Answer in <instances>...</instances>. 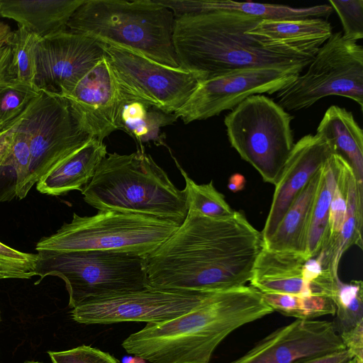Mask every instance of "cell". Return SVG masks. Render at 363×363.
<instances>
[{
    "label": "cell",
    "mask_w": 363,
    "mask_h": 363,
    "mask_svg": "<svg viewBox=\"0 0 363 363\" xmlns=\"http://www.w3.org/2000/svg\"><path fill=\"white\" fill-rule=\"evenodd\" d=\"M175 16L157 0H85L67 29L101 43L129 49L172 67Z\"/></svg>",
    "instance_id": "5"
},
{
    "label": "cell",
    "mask_w": 363,
    "mask_h": 363,
    "mask_svg": "<svg viewBox=\"0 0 363 363\" xmlns=\"http://www.w3.org/2000/svg\"><path fill=\"white\" fill-rule=\"evenodd\" d=\"M52 363H118L108 352L88 345L58 352H48Z\"/></svg>",
    "instance_id": "37"
},
{
    "label": "cell",
    "mask_w": 363,
    "mask_h": 363,
    "mask_svg": "<svg viewBox=\"0 0 363 363\" xmlns=\"http://www.w3.org/2000/svg\"><path fill=\"white\" fill-rule=\"evenodd\" d=\"M0 320H1V318H0Z\"/></svg>",
    "instance_id": "46"
},
{
    "label": "cell",
    "mask_w": 363,
    "mask_h": 363,
    "mask_svg": "<svg viewBox=\"0 0 363 363\" xmlns=\"http://www.w3.org/2000/svg\"><path fill=\"white\" fill-rule=\"evenodd\" d=\"M303 74L277 92L284 110L307 108L322 98L340 96L363 106V48L333 33L318 49Z\"/></svg>",
    "instance_id": "9"
},
{
    "label": "cell",
    "mask_w": 363,
    "mask_h": 363,
    "mask_svg": "<svg viewBox=\"0 0 363 363\" xmlns=\"http://www.w3.org/2000/svg\"><path fill=\"white\" fill-rule=\"evenodd\" d=\"M62 97L69 101L81 127L91 138L104 141L118 130L125 99L105 56Z\"/></svg>",
    "instance_id": "16"
},
{
    "label": "cell",
    "mask_w": 363,
    "mask_h": 363,
    "mask_svg": "<svg viewBox=\"0 0 363 363\" xmlns=\"http://www.w3.org/2000/svg\"><path fill=\"white\" fill-rule=\"evenodd\" d=\"M179 226L172 220L141 214L99 211L91 216H80L74 213L69 223L41 238L35 250L116 251L145 257Z\"/></svg>",
    "instance_id": "7"
},
{
    "label": "cell",
    "mask_w": 363,
    "mask_h": 363,
    "mask_svg": "<svg viewBox=\"0 0 363 363\" xmlns=\"http://www.w3.org/2000/svg\"><path fill=\"white\" fill-rule=\"evenodd\" d=\"M266 48L281 53L313 58L333 34L323 18L261 20L247 31Z\"/></svg>",
    "instance_id": "18"
},
{
    "label": "cell",
    "mask_w": 363,
    "mask_h": 363,
    "mask_svg": "<svg viewBox=\"0 0 363 363\" xmlns=\"http://www.w3.org/2000/svg\"><path fill=\"white\" fill-rule=\"evenodd\" d=\"M23 363H44V362H38V361H27V362H25Z\"/></svg>",
    "instance_id": "45"
},
{
    "label": "cell",
    "mask_w": 363,
    "mask_h": 363,
    "mask_svg": "<svg viewBox=\"0 0 363 363\" xmlns=\"http://www.w3.org/2000/svg\"><path fill=\"white\" fill-rule=\"evenodd\" d=\"M293 116L272 99L252 95L224 119L230 145L264 182L277 183L294 147Z\"/></svg>",
    "instance_id": "8"
},
{
    "label": "cell",
    "mask_w": 363,
    "mask_h": 363,
    "mask_svg": "<svg viewBox=\"0 0 363 363\" xmlns=\"http://www.w3.org/2000/svg\"><path fill=\"white\" fill-rule=\"evenodd\" d=\"M35 276L40 283L56 276L65 283L69 306L148 286L145 257L116 251H37Z\"/></svg>",
    "instance_id": "6"
},
{
    "label": "cell",
    "mask_w": 363,
    "mask_h": 363,
    "mask_svg": "<svg viewBox=\"0 0 363 363\" xmlns=\"http://www.w3.org/2000/svg\"><path fill=\"white\" fill-rule=\"evenodd\" d=\"M177 120L174 113H165L147 103L125 100L119 113L118 130H123L140 145L150 141L162 145L161 128Z\"/></svg>",
    "instance_id": "27"
},
{
    "label": "cell",
    "mask_w": 363,
    "mask_h": 363,
    "mask_svg": "<svg viewBox=\"0 0 363 363\" xmlns=\"http://www.w3.org/2000/svg\"><path fill=\"white\" fill-rule=\"evenodd\" d=\"M18 119L30 150V189L91 138L60 96L40 91Z\"/></svg>",
    "instance_id": "10"
},
{
    "label": "cell",
    "mask_w": 363,
    "mask_h": 363,
    "mask_svg": "<svg viewBox=\"0 0 363 363\" xmlns=\"http://www.w3.org/2000/svg\"><path fill=\"white\" fill-rule=\"evenodd\" d=\"M303 255L269 250L264 246L255 262L250 284L261 293L323 296L302 277Z\"/></svg>",
    "instance_id": "19"
},
{
    "label": "cell",
    "mask_w": 363,
    "mask_h": 363,
    "mask_svg": "<svg viewBox=\"0 0 363 363\" xmlns=\"http://www.w3.org/2000/svg\"><path fill=\"white\" fill-rule=\"evenodd\" d=\"M40 40V38L34 33L25 27L18 26V28L13 30L10 40L11 73L16 81L33 87L35 76V51Z\"/></svg>",
    "instance_id": "32"
},
{
    "label": "cell",
    "mask_w": 363,
    "mask_h": 363,
    "mask_svg": "<svg viewBox=\"0 0 363 363\" xmlns=\"http://www.w3.org/2000/svg\"><path fill=\"white\" fill-rule=\"evenodd\" d=\"M103 141L91 138L55 168L40 178L36 189L41 194L61 196L79 190L93 178L102 160L107 155Z\"/></svg>",
    "instance_id": "24"
},
{
    "label": "cell",
    "mask_w": 363,
    "mask_h": 363,
    "mask_svg": "<svg viewBox=\"0 0 363 363\" xmlns=\"http://www.w3.org/2000/svg\"><path fill=\"white\" fill-rule=\"evenodd\" d=\"M352 358L353 357L351 353L345 349L306 359L296 363H346Z\"/></svg>",
    "instance_id": "39"
},
{
    "label": "cell",
    "mask_w": 363,
    "mask_h": 363,
    "mask_svg": "<svg viewBox=\"0 0 363 363\" xmlns=\"http://www.w3.org/2000/svg\"><path fill=\"white\" fill-rule=\"evenodd\" d=\"M343 345L353 357L363 362V322L340 335Z\"/></svg>",
    "instance_id": "38"
},
{
    "label": "cell",
    "mask_w": 363,
    "mask_h": 363,
    "mask_svg": "<svg viewBox=\"0 0 363 363\" xmlns=\"http://www.w3.org/2000/svg\"><path fill=\"white\" fill-rule=\"evenodd\" d=\"M245 185V177L240 174H235L230 177L228 188L233 192H237L242 190Z\"/></svg>",
    "instance_id": "42"
},
{
    "label": "cell",
    "mask_w": 363,
    "mask_h": 363,
    "mask_svg": "<svg viewBox=\"0 0 363 363\" xmlns=\"http://www.w3.org/2000/svg\"><path fill=\"white\" fill-rule=\"evenodd\" d=\"M104 51L125 100L147 103L167 113L182 108L204 80L196 73L160 64L129 49L104 44Z\"/></svg>",
    "instance_id": "11"
},
{
    "label": "cell",
    "mask_w": 363,
    "mask_h": 363,
    "mask_svg": "<svg viewBox=\"0 0 363 363\" xmlns=\"http://www.w3.org/2000/svg\"><path fill=\"white\" fill-rule=\"evenodd\" d=\"M323 167L298 194L275 231L264 242L267 249L298 254L306 257L312 212L322 179Z\"/></svg>",
    "instance_id": "23"
},
{
    "label": "cell",
    "mask_w": 363,
    "mask_h": 363,
    "mask_svg": "<svg viewBox=\"0 0 363 363\" xmlns=\"http://www.w3.org/2000/svg\"><path fill=\"white\" fill-rule=\"evenodd\" d=\"M347 211L341 232L318 255L323 269L335 277L338 276L339 262L345 252L353 245L362 249L363 188L358 186L351 167L347 172Z\"/></svg>",
    "instance_id": "26"
},
{
    "label": "cell",
    "mask_w": 363,
    "mask_h": 363,
    "mask_svg": "<svg viewBox=\"0 0 363 363\" xmlns=\"http://www.w3.org/2000/svg\"><path fill=\"white\" fill-rule=\"evenodd\" d=\"M265 302L273 309L285 316L301 320L335 314L333 298L327 296H298L279 293H262Z\"/></svg>",
    "instance_id": "29"
},
{
    "label": "cell",
    "mask_w": 363,
    "mask_h": 363,
    "mask_svg": "<svg viewBox=\"0 0 363 363\" xmlns=\"http://www.w3.org/2000/svg\"><path fill=\"white\" fill-rule=\"evenodd\" d=\"M11 48L10 43L5 45L0 53V85L14 79L10 72Z\"/></svg>",
    "instance_id": "40"
},
{
    "label": "cell",
    "mask_w": 363,
    "mask_h": 363,
    "mask_svg": "<svg viewBox=\"0 0 363 363\" xmlns=\"http://www.w3.org/2000/svg\"><path fill=\"white\" fill-rule=\"evenodd\" d=\"M350 167L349 164L342 158L336 186L330 203L328 237L322 250L330 245L341 232L347 211V177Z\"/></svg>",
    "instance_id": "34"
},
{
    "label": "cell",
    "mask_w": 363,
    "mask_h": 363,
    "mask_svg": "<svg viewBox=\"0 0 363 363\" xmlns=\"http://www.w3.org/2000/svg\"><path fill=\"white\" fill-rule=\"evenodd\" d=\"M337 13L345 38L357 41L363 38V0H329Z\"/></svg>",
    "instance_id": "36"
},
{
    "label": "cell",
    "mask_w": 363,
    "mask_h": 363,
    "mask_svg": "<svg viewBox=\"0 0 363 363\" xmlns=\"http://www.w3.org/2000/svg\"><path fill=\"white\" fill-rule=\"evenodd\" d=\"M304 67H248L205 79L174 113L184 123L205 120L234 108L247 97L278 92L293 82Z\"/></svg>",
    "instance_id": "13"
},
{
    "label": "cell",
    "mask_w": 363,
    "mask_h": 363,
    "mask_svg": "<svg viewBox=\"0 0 363 363\" xmlns=\"http://www.w3.org/2000/svg\"><path fill=\"white\" fill-rule=\"evenodd\" d=\"M174 160L185 180L186 186L184 189L188 211H196L213 218H227L235 213V211L227 203L223 194L216 190L213 181L208 184H196L188 176L176 159Z\"/></svg>",
    "instance_id": "30"
},
{
    "label": "cell",
    "mask_w": 363,
    "mask_h": 363,
    "mask_svg": "<svg viewBox=\"0 0 363 363\" xmlns=\"http://www.w3.org/2000/svg\"><path fill=\"white\" fill-rule=\"evenodd\" d=\"M333 155L344 159L352 169L358 186L363 188V133L352 112L337 105L325 112L316 131Z\"/></svg>",
    "instance_id": "25"
},
{
    "label": "cell",
    "mask_w": 363,
    "mask_h": 363,
    "mask_svg": "<svg viewBox=\"0 0 363 363\" xmlns=\"http://www.w3.org/2000/svg\"><path fill=\"white\" fill-rule=\"evenodd\" d=\"M264 246L262 233L241 212L213 218L188 211L176 231L145 257L148 285L199 292L245 286Z\"/></svg>",
    "instance_id": "1"
},
{
    "label": "cell",
    "mask_w": 363,
    "mask_h": 363,
    "mask_svg": "<svg viewBox=\"0 0 363 363\" xmlns=\"http://www.w3.org/2000/svg\"><path fill=\"white\" fill-rule=\"evenodd\" d=\"M213 293L148 286L86 301L72 308L71 316L75 322L86 325L130 321L160 323L195 309Z\"/></svg>",
    "instance_id": "12"
},
{
    "label": "cell",
    "mask_w": 363,
    "mask_h": 363,
    "mask_svg": "<svg viewBox=\"0 0 363 363\" xmlns=\"http://www.w3.org/2000/svg\"><path fill=\"white\" fill-rule=\"evenodd\" d=\"M343 350L332 322L296 319L272 332L231 363H296Z\"/></svg>",
    "instance_id": "15"
},
{
    "label": "cell",
    "mask_w": 363,
    "mask_h": 363,
    "mask_svg": "<svg viewBox=\"0 0 363 363\" xmlns=\"http://www.w3.org/2000/svg\"><path fill=\"white\" fill-rule=\"evenodd\" d=\"M13 30L10 26L0 21V53L3 48L10 43Z\"/></svg>",
    "instance_id": "41"
},
{
    "label": "cell",
    "mask_w": 363,
    "mask_h": 363,
    "mask_svg": "<svg viewBox=\"0 0 363 363\" xmlns=\"http://www.w3.org/2000/svg\"><path fill=\"white\" fill-rule=\"evenodd\" d=\"M40 93L16 79L0 85V127L20 116Z\"/></svg>",
    "instance_id": "33"
},
{
    "label": "cell",
    "mask_w": 363,
    "mask_h": 363,
    "mask_svg": "<svg viewBox=\"0 0 363 363\" xmlns=\"http://www.w3.org/2000/svg\"><path fill=\"white\" fill-rule=\"evenodd\" d=\"M30 166L28 140L16 118L0 127V203L27 196Z\"/></svg>",
    "instance_id": "20"
},
{
    "label": "cell",
    "mask_w": 363,
    "mask_h": 363,
    "mask_svg": "<svg viewBox=\"0 0 363 363\" xmlns=\"http://www.w3.org/2000/svg\"><path fill=\"white\" fill-rule=\"evenodd\" d=\"M37 254L18 251L0 242V280L35 276Z\"/></svg>",
    "instance_id": "35"
},
{
    "label": "cell",
    "mask_w": 363,
    "mask_h": 363,
    "mask_svg": "<svg viewBox=\"0 0 363 363\" xmlns=\"http://www.w3.org/2000/svg\"><path fill=\"white\" fill-rule=\"evenodd\" d=\"M85 0H0V16L12 19L40 39L67 29Z\"/></svg>",
    "instance_id": "22"
},
{
    "label": "cell",
    "mask_w": 363,
    "mask_h": 363,
    "mask_svg": "<svg viewBox=\"0 0 363 363\" xmlns=\"http://www.w3.org/2000/svg\"><path fill=\"white\" fill-rule=\"evenodd\" d=\"M105 56L104 44L68 29L36 46L34 87L63 96Z\"/></svg>",
    "instance_id": "14"
},
{
    "label": "cell",
    "mask_w": 363,
    "mask_h": 363,
    "mask_svg": "<svg viewBox=\"0 0 363 363\" xmlns=\"http://www.w3.org/2000/svg\"><path fill=\"white\" fill-rule=\"evenodd\" d=\"M337 318L333 323L340 335L363 322V285L360 280L344 283L340 279L333 296Z\"/></svg>",
    "instance_id": "31"
},
{
    "label": "cell",
    "mask_w": 363,
    "mask_h": 363,
    "mask_svg": "<svg viewBox=\"0 0 363 363\" xmlns=\"http://www.w3.org/2000/svg\"><path fill=\"white\" fill-rule=\"evenodd\" d=\"M261 20L225 11L176 17L173 43L179 66L204 80L242 68H306L313 58L269 50L247 33Z\"/></svg>",
    "instance_id": "3"
},
{
    "label": "cell",
    "mask_w": 363,
    "mask_h": 363,
    "mask_svg": "<svg viewBox=\"0 0 363 363\" xmlns=\"http://www.w3.org/2000/svg\"><path fill=\"white\" fill-rule=\"evenodd\" d=\"M170 9L175 18L213 11H225L257 17L265 20L301 19L328 17L333 9L323 4L305 8H294L285 5L238 2L230 0H158Z\"/></svg>",
    "instance_id": "21"
},
{
    "label": "cell",
    "mask_w": 363,
    "mask_h": 363,
    "mask_svg": "<svg viewBox=\"0 0 363 363\" xmlns=\"http://www.w3.org/2000/svg\"><path fill=\"white\" fill-rule=\"evenodd\" d=\"M346 363H363V362L357 359L355 357H353L351 359H350L349 361H347Z\"/></svg>",
    "instance_id": "44"
},
{
    "label": "cell",
    "mask_w": 363,
    "mask_h": 363,
    "mask_svg": "<svg viewBox=\"0 0 363 363\" xmlns=\"http://www.w3.org/2000/svg\"><path fill=\"white\" fill-rule=\"evenodd\" d=\"M273 312L252 286L217 291L186 314L146 323L121 345L128 353L151 363H209L216 347L231 333Z\"/></svg>",
    "instance_id": "2"
},
{
    "label": "cell",
    "mask_w": 363,
    "mask_h": 363,
    "mask_svg": "<svg viewBox=\"0 0 363 363\" xmlns=\"http://www.w3.org/2000/svg\"><path fill=\"white\" fill-rule=\"evenodd\" d=\"M84 201L100 211L141 214L174 221L187 215L186 193L145 152L108 153L81 190Z\"/></svg>",
    "instance_id": "4"
},
{
    "label": "cell",
    "mask_w": 363,
    "mask_h": 363,
    "mask_svg": "<svg viewBox=\"0 0 363 363\" xmlns=\"http://www.w3.org/2000/svg\"><path fill=\"white\" fill-rule=\"evenodd\" d=\"M332 155L328 143L316 134L304 135L294 145L275 184L269 214L261 232L264 242L275 231L298 194Z\"/></svg>",
    "instance_id": "17"
},
{
    "label": "cell",
    "mask_w": 363,
    "mask_h": 363,
    "mask_svg": "<svg viewBox=\"0 0 363 363\" xmlns=\"http://www.w3.org/2000/svg\"><path fill=\"white\" fill-rule=\"evenodd\" d=\"M124 363H145V360L140 357L135 356L134 357H128L123 359Z\"/></svg>",
    "instance_id": "43"
},
{
    "label": "cell",
    "mask_w": 363,
    "mask_h": 363,
    "mask_svg": "<svg viewBox=\"0 0 363 363\" xmlns=\"http://www.w3.org/2000/svg\"><path fill=\"white\" fill-rule=\"evenodd\" d=\"M342 157L332 155L323 167L320 185L313 205L306 257H315L325 244L330 203L336 186Z\"/></svg>",
    "instance_id": "28"
}]
</instances>
